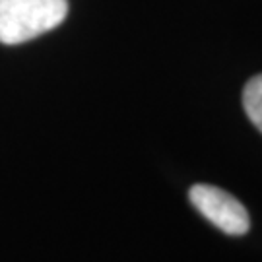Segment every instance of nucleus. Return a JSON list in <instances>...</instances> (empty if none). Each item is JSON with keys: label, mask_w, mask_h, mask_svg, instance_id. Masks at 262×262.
Here are the masks:
<instances>
[{"label": "nucleus", "mask_w": 262, "mask_h": 262, "mask_svg": "<svg viewBox=\"0 0 262 262\" xmlns=\"http://www.w3.org/2000/svg\"><path fill=\"white\" fill-rule=\"evenodd\" d=\"M188 200L210 224L224 233L241 237L251 229V217L247 208L224 188L202 183L192 185L188 190Z\"/></svg>", "instance_id": "2"}, {"label": "nucleus", "mask_w": 262, "mask_h": 262, "mask_svg": "<svg viewBox=\"0 0 262 262\" xmlns=\"http://www.w3.org/2000/svg\"><path fill=\"white\" fill-rule=\"evenodd\" d=\"M243 107L249 121L262 132V74L247 82L243 90Z\"/></svg>", "instance_id": "3"}, {"label": "nucleus", "mask_w": 262, "mask_h": 262, "mask_svg": "<svg viewBox=\"0 0 262 262\" xmlns=\"http://www.w3.org/2000/svg\"><path fill=\"white\" fill-rule=\"evenodd\" d=\"M68 0H0V43L19 45L64 21Z\"/></svg>", "instance_id": "1"}]
</instances>
